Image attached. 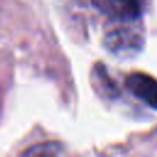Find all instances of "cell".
<instances>
[{
    "label": "cell",
    "instance_id": "6da1fadb",
    "mask_svg": "<svg viewBox=\"0 0 157 157\" xmlns=\"http://www.w3.org/2000/svg\"><path fill=\"white\" fill-rule=\"evenodd\" d=\"M92 2L109 17L120 21L137 20L145 5V0H92Z\"/></svg>",
    "mask_w": 157,
    "mask_h": 157
},
{
    "label": "cell",
    "instance_id": "7a4b0ae2",
    "mask_svg": "<svg viewBox=\"0 0 157 157\" xmlns=\"http://www.w3.org/2000/svg\"><path fill=\"white\" fill-rule=\"evenodd\" d=\"M125 87L151 108L157 109V80L145 72H131L125 78Z\"/></svg>",
    "mask_w": 157,
    "mask_h": 157
},
{
    "label": "cell",
    "instance_id": "3957f363",
    "mask_svg": "<svg viewBox=\"0 0 157 157\" xmlns=\"http://www.w3.org/2000/svg\"><path fill=\"white\" fill-rule=\"evenodd\" d=\"M139 43H142V38L130 28H120L107 36V45L114 53L136 50L140 48Z\"/></svg>",
    "mask_w": 157,
    "mask_h": 157
},
{
    "label": "cell",
    "instance_id": "277c9868",
    "mask_svg": "<svg viewBox=\"0 0 157 157\" xmlns=\"http://www.w3.org/2000/svg\"><path fill=\"white\" fill-rule=\"evenodd\" d=\"M61 153V146L58 142L47 141L29 147L23 152L25 156H56Z\"/></svg>",
    "mask_w": 157,
    "mask_h": 157
}]
</instances>
